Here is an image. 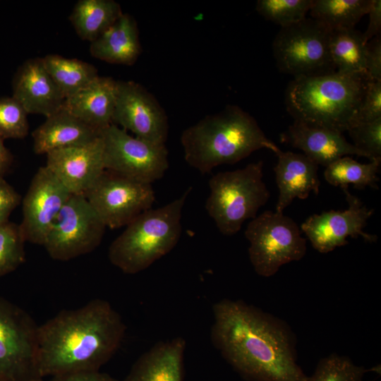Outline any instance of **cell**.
<instances>
[{
    "instance_id": "cell-32",
    "label": "cell",
    "mask_w": 381,
    "mask_h": 381,
    "mask_svg": "<svg viewBox=\"0 0 381 381\" xmlns=\"http://www.w3.org/2000/svg\"><path fill=\"white\" fill-rule=\"evenodd\" d=\"M28 112L13 97H0V138L22 139L29 131Z\"/></svg>"
},
{
    "instance_id": "cell-14",
    "label": "cell",
    "mask_w": 381,
    "mask_h": 381,
    "mask_svg": "<svg viewBox=\"0 0 381 381\" xmlns=\"http://www.w3.org/2000/svg\"><path fill=\"white\" fill-rule=\"evenodd\" d=\"M341 188L348 203L346 210L313 214L301 226V230L313 247L321 253H327L347 244V237L361 236L370 243L375 242L377 238L376 235L363 231L374 210L368 208L359 198L352 195L348 186Z\"/></svg>"
},
{
    "instance_id": "cell-13",
    "label": "cell",
    "mask_w": 381,
    "mask_h": 381,
    "mask_svg": "<svg viewBox=\"0 0 381 381\" xmlns=\"http://www.w3.org/2000/svg\"><path fill=\"white\" fill-rule=\"evenodd\" d=\"M112 123L135 137L165 144L169 134L168 116L155 97L140 84L116 80Z\"/></svg>"
},
{
    "instance_id": "cell-16",
    "label": "cell",
    "mask_w": 381,
    "mask_h": 381,
    "mask_svg": "<svg viewBox=\"0 0 381 381\" xmlns=\"http://www.w3.org/2000/svg\"><path fill=\"white\" fill-rule=\"evenodd\" d=\"M46 156L45 166L71 195H85L105 170L101 135L88 144L56 150Z\"/></svg>"
},
{
    "instance_id": "cell-3",
    "label": "cell",
    "mask_w": 381,
    "mask_h": 381,
    "mask_svg": "<svg viewBox=\"0 0 381 381\" xmlns=\"http://www.w3.org/2000/svg\"><path fill=\"white\" fill-rule=\"evenodd\" d=\"M181 143L186 162L202 174L219 165L238 162L260 149L274 152L279 148L253 116L231 104L185 129Z\"/></svg>"
},
{
    "instance_id": "cell-37",
    "label": "cell",
    "mask_w": 381,
    "mask_h": 381,
    "mask_svg": "<svg viewBox=\"0 0 381 381\" xmlns=\"http://www.w3.org/2000/svg\"><path fill=\"white\" fill-rule=\"evenodd\" d=\"M47 381H117L99 370H86L50 377Z\"/></svg>"
},
{
    "instance_id": "cell-23",
    "label": "cell",
    "mask_w": 381,
    "mask_h": 381,
    "mask_svg": "<svg viewBox=\"0 0 381 381\" xmlns=\"http://www.w3.org/2000/svg\"><path fill=\"white\" fill-rule=\"evenodd\" d=\"M141 52L138 25L128 13H123L90 46L93 57L109 64L126 66L133 65Z\"/></svg>"
},
{
    "instance_id": "cell-22",
    "label": "cell",
    "mask_w": 381,
    "mask_h": 381,
    "mask_svg": "<svg viewBox=\"0 0 381 381\" xmlns=\"http://www.w3.org/2000/svg\"><path fill=\"white\" fill-rule=\"evenodd\" d=\"M185 340L156 344L134 363L123 381H183Z\"/></svg>"
},
{
    "instance_id": "cell-15",
    "label": "cell",
    "mask_w": 381,
    "mask_h": 381,
    "mask_svg": "<svg viewBox=\"0 0 381 381\" xmlns=\"http://www.w3.org/2000/svg\"><path fill=\"white\" fill-rule=\"evenodd\" d=\"M71 195L46 166L39 168L23 200L20 226L25 241L43 246L52 224Z\"/></svg>"
},
{
    "instance_id": "cell-9",
    "label": "cell",
    "mask_w": 381,
    "mask_h": 381,
    "mask_svg": "<svg viewBox=\"0 0 381 381\" xmlns=\"http://www.w3.org/2000/svg\"><path fill=\"white\" fill-rule=\"evenodd\" d=\"M38 330L25 310L0 297V381H44Z\"/></svg>"
},
{
    "instance_id": "cell-18",
    "label": "cell",
    "mask_w": 381,
    "mask_h": 381,
    "mask_svg": "<svg viewBox=\"0 0 381 381\" xmlns=\"http://www.w3.org/2000/svg\"><path fill=\"white\" fill-rule=\"evenodd\" d=\"M282 142L304 152L317 165L327 167L344 156L366 155L349 143L343 133L294 120L280 135Z\"/></svg>"
},
{
    "instance_id": "cell-33",
    "label": "cell",
    "mask_w": 381,
    "mask_h": 381,
    "mask_svg": "<svg viewBox=\"0 0 381 381\" xmlns=\"http://www.w3.org/2000/svg\"><path fill=\"white\" fill-rule=\"evenodd\" d=\"M353 145L371 161H381V119L356 122L348 130Z\"/></svg>"
},
{
    "instance_id": "cell-6",
    "label": "cell",
    "mask_w": 381,
    "mask_h": 381,
    "mask_svg": "<svg viewBox=\"0 0 381 381\" xmlns=\"http://www.w3.org/2000/svg\"><path fill=\"white\" fill-rule=\"evenodd\" d=\"M262 167L263 162L258 161L210 178L205 209L223 235L232 236L239 231L244 222L254 219L269 200Z\"/></svg>"
},
{
    "instance_id": "cell-5",
    "label": "cell",
    "mask_w": 381,
    "mask_h": 381,
    "mask_svg": "<svg viewBox=\"0 0 381 381\" xmlns=\"http://www.w3.org/2000/svg\"><path fill=\"white\" fill-rule=\"evenodd\" d=\"M191 188L156 209H149L129 223L111 243V263L129 274L142 272L169 253L181 234L182 210Z\"/></svg>"
},
{
    "instance_id": "cell-20",
    "label": "cell",
    "mask_w": 381,
    "mask_h": 381,
    "mask_svg": "<svg viewBox=\"0 0 381 381\" xmlns=\"http://www.w3.org/2000/svg\"><path fill=\"white\" fill-rule=\"evenodd\" d=\"M99 135L100 131L80 121L64 107L33 131V150L36 154L47 155L56 150L88 144Z\"/></svg>"
},
{
    "instance_id": "cell-8",
    "label": "cell",
    "mask_w": 381,
    "mask_h": 381,
    "mask_svg": "<svg viewBox=\"0 0 381 381\" xmlns=\"http://www.w3.org/2000/svg\"><path fill=\"white\" fill-rule=\"evenodd\" d=\"M331 32L311 17L281 28L272 44L279 70L294 78L335 72L329 54Z\"/></svg>"
},
{
    "instance_id": "cell-1",
    "label": "cell",
    "mask_w": 381,
    "mask_h": 381,
    "mask_svg": "<svg viewBox=\"0 0 381 381\" xmlns=\"http://www.w3.org/2000/svg\"><path fill=\"white\" fill-rule=\"evenodd\" d=\"M211 339L224 358L249 381H306L289 327L242 301L213 305Z\"/></svg>"
},
{
    "instance_id": "cell-26",
    "label": "cell",
    "mask_w": 381,
    "mask_h": 381,
    "mask_svg": "<svg viewBox=\"0 0 381 381\" xmlns=\"http://www.w3.org/2000/svg\"><path fill=\"white\" fill-rule=\"evenodd\" d=\"M365 44L363 32L355 28L332 30L329 54L336 71L366 76Z\"/></svg>"
},
{
    "instance_id": "cell-24",
    "label": "cell",
    "mask_w": 381,
    "mask_h": 381,
    "mask_svg": "<svg viewBox=\"0 0 381 381\" xmlns=\"http://www.w3.org/2000/svg\"><path fill=\"white\" fill-rule=\"evenodd\" d=\"M122 14L120 4L114 0H79L69 20L79 37L92 42Z\"/></svg>"
},
{
    "instance_id": "cell-29",
    "label": "cell",
    "mask_w": 381,
    "mask_h": 381,
    "mask_svg": "<svg viewBox=\"0 0 381 381\" xmlns=\"http://www.w3.org/2000/svg\"><path fill=\"white\" fill-rule=\"evenodd\" d=\"M312 4L313 0H258L255 8L265 19L284 28L306 18Z\"/></svg>"
},
{
    "instance_id": "cell-7",
    "label": "cell",
    "mask_w": 381,
    "mask_h": 381,
    "mask_svg": "<svg viewBox=\"0 0 381 381\" xmlns=\"http://www.w3.org/2000/svg\"><path fill=\"white\" fill-rule=\"evenodd\" d=\"M245 236L250 243V261L262 277L274 275L281 266L300 260L306 253V239L298 224L276 211H265L253 219Z\"/></svg>"
},
{
    "instance_id": "cell-17",
    "label": "cell",
    "mask_w": 381,
    "mask_h": 381,
    "mask_svg": "<svg viewBox=\"0 0 381 381\" xmlns=\"http://www.w3.org/2000/svg\"><path fill=\"white\" fill-rule=\"evenodd\" d=\"M13 97L28 114L46 118L62 109L66 99L47 72L42 58L28 59L19 67L13 80Z\"/></svg>"
},
{
    "instance_id": "cell-2",
    "label": "cell",
    "mask_w": 381,
    "mask_h": 381,
    "mask_svg": "<svg viewBox=\"0 0 381 381\" xmlns=\"http://www.w3.org/2000/svg\"><path fill=\"white\" fill-rule=\"evenodd\" d=\"M126 325L107 301L63 310L39 325V366L42 376L99 370L123 341Z\"/></svg>"
},
{
    "instance_id": "cell-34",
    "label": "cell",
    "mask_w": 381,
    "mask_h": 381,
    "mask_svg": "<svg viewBox=\"0 0 381 381\" xmlns=\"http://www.w3.org/2000/svg\"><path fill=\"white\" fill-rule=\"evenodd\" d=\"M378 119H381V80H368L355 123Z\"/></svg>"
},
{
    "instance_id": "cell-12",
    "label": "cell",
    "mask_w": 381,
    "mask_h": 381,
    "mask_svg": "<svg viewBox=\"0 0 381 381\" xmlns=\"http://www.w3.org/2000/svg\"><path fill=\"white\" fill-rule=\"evenodd\" d=\"M107 227L126 226L150 209L155 195L152 184L104 170L84 195Z\"/></svg>"
},
{
    "instance_id": "cell-21",
    "label": "cell",
    "mask_w": 381,
    "mask_h": 381,
    "mask_svg": "<svg viewBox=\"0 0 381 381\" xmlns=\"http://www.w3.org/2000/svg\"><path fill=\"white\" fill-rule=\"evenodd\" d=\"M116 80L98 76L73 95L66 98L64 108L91 128L100 131L112 124Z\"/></svg>"
},
{
    "instance_id": "cell-27",
    "label": "cell",
    "mask_w": 381,
    "mask_h": 381,
    "mask_svg": "<svg viewBox=\"0 0 381 381\" xmlns=\"http://www.w3.org/2000/svg\"><path fill=\"white\" fill-rule=\"evenodd\" d=\"M371 0H313L311 18L331 30L355 28L368 14Z\"/></svg>"
},
{
    "instance_id": "cell-31",
    "label": "cell",
    "mask_w": 381,
    "mask_h": 381,
    "mask_svg": "<svg viewBox=\"0 0 381 381\" xmlns=\"http://www.w3.org/2000/svg\"><path fill=\"white\" fill-rule=\"evenodd\" d=\"M365 372L348 357L331 354L319 361L306 381H365Z\"/></svg>"
},
{
    "instance_id": "cell-39",
    "label": "cell",
    "mask_w": 381,
    "mask_h": 381,
    "mask_svg": "<svg viewBox=\"0 0 381 381\" xmlns=\"http://www.w3.org/2000/svg\"><path fill=\"white\" fill-rule=\"evenodd\" d=\"M13 160L11 153L5 147L4 140L0 138V176L3 177L8 171L13 163Z\"/></svg>"
},
{
    "instance_id": "cell-38",
    "label": "cell",
    "mask_w": 381,
    "mask_h": 381,
    "mask_svg": "<svg viewBox=\"0 0 381 381\" xmlns=\"http://www.w3.org/2000/svg\"><path fill=\"white\" fill-rule=\"evenodd\" d=\"M368 14L369 23L365 32L363 33L364 42L367 43L373 37L380 35L381 31V1L371 0Z\"/></svg>"
},
{
    "instance_id": "cell-25",
    "label": "cell",
    "mask_w": 381,
    "mask_h": 381,
    "mask_svg": "<svg viewBox=\"0 0 381 381\" xmlns=\"http://www.w3.org/2000/svg\"><path fill=\"white\" fill-rule=\"evenodd\" d=\"M42 61L65 99L85 88L99 76L92 64L78 59L47 54Z\"/></svg>"
},
{
    "instance_id": "cell-35",
    "label": "cell",
    "mask_w": 381,
    "mask_h": 381,
    "mask_svg": "<svg viewBox=\"0 0 381 381\" xmlns=\"http://www.w3.org/2000/svg\"><path fill=\"white\" fill-rule=\"evenodd\" d=\"M365 74L369 81L381 80V37L376 36L365 44Z\"/></svg>"
},
{
    "instance_id": "cell-30",
    "label": "cell",
    "mask_w": 381,
    "mask_h": 381,
    "mask_svg": "<svg viewBox=\"0 0 381 381\" xmlns=\"http://www.w3.org/2000/svg\"><path fill=\"white\" fill-rule=\"evenodd\" d=\"M25 240L20 224H0V277L16 270L25 260Z\"/></svg>"
},
{
    "instance_id": "cell-36",
    "label": "cell",
    "mask_w": 381,
    "mask_h": 381,
    "mask_svg": "<svg viewBox=\"0 0 381 381\" xmlns=\"http://www.w3.org/2000/svg\"><path fill=\"white\" fill-rule=\"evenodd\" d=\"M20 201V195L0 176V224L8 222L11 213Z\"/></svg>"
},
{
    "instance_id": "cell-10",
    "label": "cell",
    "mask_w": 381,
    "mask_h": 381,
    "mask_svg": "<svg viewBox=\"0 0 381 381\" xmlns=\"http://www.w3.org/2000/svg\"><path fill=\"white\" fill-rule=\"evenodd\" d=\"M100 135L105 170L152 184L162 179L169 168L165 144L133 136L113 123L102 130Z\"/></svg>"
},
{
    "instance_id": "cell-28",
    "label": "cell",
    "mask_w": 381,
    "mask_h": 381,
    "mask_svg": "<svg viewBox=\"0 0 381 381\" xmlns=\"http://www.w3.org/2000/svg\"><path fill=\"white\" fill-rule=\"evenodd\" d=\"M381 161H371L361 164L349 156H344L325 167L324 177L334 186H348L352 184L356 189L366 186L377 189L379 171Z\"/></svg>"
},
{
    "instance_id": "cell-4",
    "label": "cell",
    "mask_w": 381,
    "mask_h": 381,
    "mask_svg": "<svg viewBox=\"0 0 381 381\" xmlns=\"http://www.w3.org/2000/svg\"><path fill=\"white\" fill-rule=\"evenodd\" d=\"M368 81L337 71L294 78L286 90L287 111L294 120L343 133L355 123Z\"/></svg>"
},
{
    "instance_id": "cell-11",
    "label": "cell",
    "mask_w": 381,
    "mask_h": 381,
    "mask_svg": "<svg viewBox=\"0 0 381 381\" xmlns=\"http://www.w3.org/2000/svg\"><path fill=\"white\" fill-rule=\"evenodd\" d=\"M106 228L84 195H71L52 224L43 246L52 259L70 260L96 249Z\"/></svg>"
},
{
    "instance_id": "cell-19",
    "label": "cell",
    "mask_w": 381,
    "mask_h": 381,
    "mask_svg": "<svg viewBox=\"0 0 381 381\" xmlns=\"http://www.w3.org/2000/svg\"><path fill=\"white\" fill-rule=\"evenodd\" d=\"M274 153L278 159L274 171L279 191L276 212L283 213L294 199L304 200L310 192L319 193L318 165L304 154L283 152L279 148Z\"/></svg>"
}]
</instances>
